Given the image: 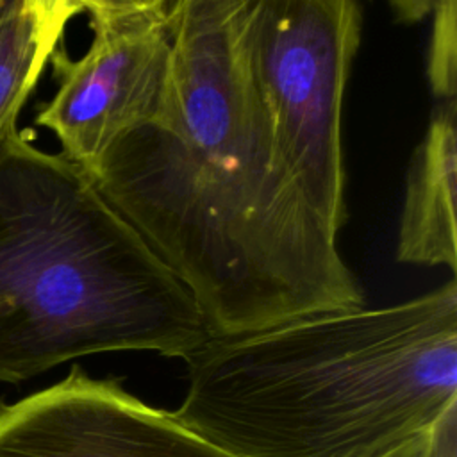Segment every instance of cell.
<instances>
[{
	"instance_id": "1",
	"label": "cell",
	"mask_w": 457,
	"mask_h": 457,
	"mask_svg": "<svg viewBox=\"0 0 457 457\" xmlns=\"http://www.w3.org/2000/svg\"><path fill=\"white\" fill-rule=\"evenodd\" d=\"M241 0H171L161 112L87 175L193 296L214 339L364 307V291L278 159L239 45Z\"/></svg>"
},
{
	"instance_id": "2",
	"label": "cell",
	"mask_w": 457,
	"mask_h": 457,
	"mask_svg": "<svg viewBox=\"0 0 457 457\" xmlns=\"http://www.w3.org/2000/svg\"><path fill=\"white\" fill-rule=\"evenodd\" d=\"M173 416L234 457H387L457 405V280L211 339Z\"/></svg>"
},
{
	"instance_id": "3",
	"label": "cell",
	"mask_w": 457,
	"mask_h": 457,
	"mask_svg": "<svg viewBox=\"0 0 457 457\" xmlns=\"http://www.w3.org/2000/svg\"><path fill=\"white\" fill-rule=\"evenodd\" d=\"M212 339L184 284L61 154L0 139V382L107 352L187 361Z\"/></svg>"
},
{
	"instance_id": "4",
	"label": "cell",
	"mask_w": 457,
	"mask_h": 457,
	"mask_svg": "<svg viewBox=\"0 0 457 457\" xmlns=\"http://www.w3.org/2000/svg\"><path fill=\"white\" fill-rule=\"evenodd\" d=\"M361 34L355 0H241V55L275 150L334 234L346 221L341 118Z\"/></svg>"
},
{
	"instance_id": "5",
	"label": "cell",
	"mask_w": 457,
	"mask_h": 457,
	"mask_svg": "<svg viewBox=\"0 0 457 457\" xmlns=\"http://www.w3.org/2000/svg\"><path fill=\"white\" fill-rule=\"evenodd\" d=\"M91 29L87 50L50 57L57 80L36 125L50 130L61 155L89 175L104 152L154 120L166 100L173 59L171 0H82Z\"/></svg>"
},
{
	"instance_id": "6",
	"label": "cell",
	"mask_w": 457,
	"mask_h": 457,
	"mask_svg": "<svg viewBox=\"0 0 457 457\" xmlns=\"http://www.w3.org/2000/svg\"><path fill=\"white\" fill-rule=\"evenodd\" d=\"M0 457H234L171 411L73 366L59 382L0 403Z\"/></svg>"
},
{
	"instance_id": "7",
	"label": "cell",
	"mask_w": 457,
	"mask_h": 457,
	"mask_svg": "<svg viewBox=\"0 0 457 457\" xmlns=\"http://www.w3.org/2000/svg\"><path fill=\"white\" fill-rule=\"evenodd\" d=\"M457 100L436 102L405 180L396 259L446 266L455 277L457 225Z\"/></svg>"
},
{
	"instance_id": "8",
	"label": "cell",
	"mask_w": 457,
	"mask_h": 457,
	"mask_svg": "<svg viewBox=\"0 0 457 457\" xmlns=\"http://www.w3.org/2000/svg\"><path fill=\"white\" fill-rule=\"evenodd\" d=\"M82 0H0V139L16 129Z\"/></svg>"
},
{
	"instance_id": "9",
	"label": "cell",
	"mask_w": 457,
	"mask_h": 457,
	"mask_svg": "<svg viewBox=\"0 0 457 457\" xmlns=\"http://www.w3.org/2000/svg\"><path fill=\"white\" fill-rule=\"evenodd\" d=\"M432 18L427 55L428 86L436 102L457 100V2H434Z\"/></svg>"
},
{
	"instance_id": "10",
	"label": "cell",
	"mask_w": 457,
	"mask_h": 457,
	"mask_svg": "<svg viewBox=\"0 0 457 457\" xmlns=\"http://www.w3.org/2000/svg\"><path fill=\"white\" fill-rule=\"evenodd\" d=\"M427 457H457V405H452L432 427Z\"/></svg>"
},
{
	"instance_id": "11",
	"label": "cell",
	"mask_w": 457,
	"mask_h": 457,
	"mask_svg": "<svg viewBox=\"0 0 457 457\" xmlns=\"http://www.w3.org/2000/svg\"><path fill=\"white\" fill-rule=\"evenodd\" d=\"M432 430V428H430ZM430 430L412 441H409L407 445H403L402 448L395 450L393 453H389L387 457H427L428 452V439H430Z\"/></svg>"
}]
</instances>
